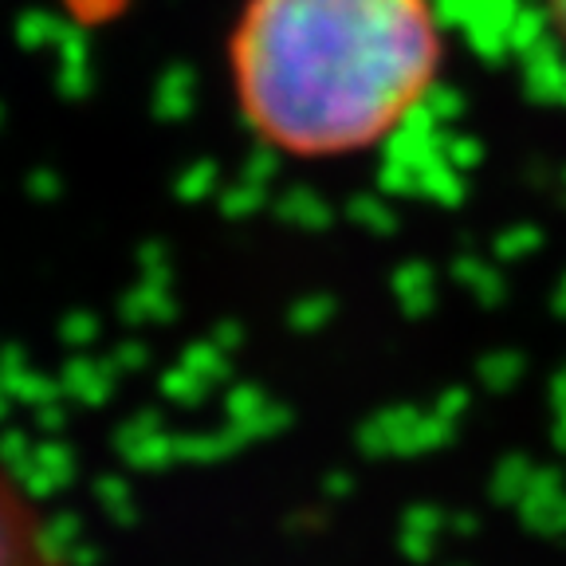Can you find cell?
I'll return each mask as SVG.
<instances>
[{
    "instance_id": "obj_3",
    "label": "cell",
    "mask_w": 566,
    "mask_h": 566,
    "mask_svg": "<svg viewBox=\"0 0 566 566\" xmlns=\"http://www.w3.org/2000/svg\"><path fill=\"white\" fill-rule=\"evenodd\" d=\"M543 17H547V28L555 35V44L566 52V0H543Z\"/></svg>"
},
{
    "instance_id": "obj_1",
    "label": "cell",
    "mask_w": 566,
    "mask_h": 566,
    "mask_svg": "<svg viewBox=\"0 0 566 566\" xmlns=\"http://www.w3.org/2000/svg\"><path fill=\"white\" fill-rule=\"evenodd\" d=\"M437 0H240L224 75L264 150L331 166L381 150L441 87Z\"/></svg>"
},
{
    "instance_id": "obj_2",
    "label": "cell",
    "mask_w": 566,
    "mask_h": 566,
    "mask_svg": "<svg viewBox=\"0 0 566 566\" xmlns=\"http://www.w3.org/2000/svg\"><path fill=\"white\" fill-rule=\"evenodd\" d=\"M0 566H67L44 507L0 457Z\"/></svg>"
}]
</instances>
